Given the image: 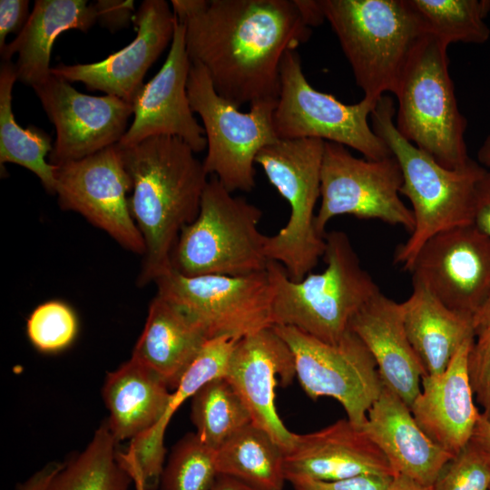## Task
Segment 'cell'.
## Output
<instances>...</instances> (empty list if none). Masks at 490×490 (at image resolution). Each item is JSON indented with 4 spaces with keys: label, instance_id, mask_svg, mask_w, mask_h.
I'll return each mask as SVG.
<instances>
[{
    "label": "cell",
    "instance_id": "cell-1",
    "mask_svg": "<svg viewBox=\"0 0 490 490\" xmlns=\"http://www.w3.org/2000/svg\"><path fill=\"white\" fill-rule=\"evenodd\" d=\"M191 63L237 108L278 100L285 54L312 33L299 0H172Z\"/></svg>",
    "mask_w": 490,
    "mask_h": 490
},
{
    "label": "cell",
    "instance_id": "cell-2",
    "mask_svg": "<svg viewBox=\"0 0 490 490\" xmlns=\"http://www.w3.org/2000/svg\"><path fill=\"white\" fill-rule=\"evenodd\" d=\"M121 148L132 181L130 211L145 243L138 278L144 286L172 270L173 247L181 229L199 213L208 173L176 136H153Z\"/></svg>",
    "mask_w": 490,
    "mask_h": 490
},
{
    "label": "cell",
    "instance_id": "cell-3",
    "mask_svg": "<svg viewBox=\"0 0 490 490\" xmlns=\"http://www.w3.org/2000/svg\"><path fill=\"white\" fill-rule=\"evenodd\" d=\"M394 100L382 96L370 121L401 168L400 194L411 203L415 225L410 237L395 252V263L409 270L422 246L433 236L473 224L475 186L485 167L472 160L466 167L447 169L403 137L395 125Z\"/></svg>",
    "mask_w": 490,
    "mask_h": 490
},
{
    "label": "cell",
    "instance_id": "cell-4",
    "mask_svg": "<svg viewBox=\"0 0 490 490\" xmlns=\"http://www.w3.org/2000/svg\"><path fill=\"white\" fill-rule=\"evenodd\" d=\"M326 268L291 279L284 267L270 260L273 289L272 326L296 328L327 343H337L349 329L355 314L377 292L378 286L362 268L348 236L327 232Z\"/></svg>",
    "mask_w": 490,
    "mask_h": 490
},
{
    "label": "cell",
    "instance_id": "cell-5",
    "mask_svg": "<svg viewBox=\"0 0 490 490\" xmlns=\"http://www.w3.org/2000/svg\"><path fill=\"white\" fill-rule=\"evenodd\" d=\"M447 48L428 34L415 46L393 92L397 100L395 125L439 164L456 170L472 159L465 138L467 122L449 74Z\"/></svg>",
    "mask_w": 490,
    "mask_h": 490
},
{
    "label": "cell",
    "instance_id": "cell-6",
    "mask_svg": "<svg viewBox=\"0 0 490 490\" xmlns=\"http://www.w3.org/2000/svg\"><path fill=\"white\" fill-rule=\"evenodd\" d=\"M364 98L393 93L403 68L426 35L406 0H319Z\"/></svg>",
    "mask_w": 490,
    "mask_h": 490
},
{
    "label": "cell",
    "instance_id": "cell-7",
    "mask_svg": "<svg viewBox=\"0 0 490 490\" xmlns=\"http://www.w3.org/2000/svg\"><path fill=\"white\" fill-rule=\"evenodd\" d=\"M262 212L235 197L214 176L203 191L200 211L173 247L172 269L184 276H243L266 270V235L258 229Z\"/></svg>",
    "mask_w": 490,
    "mask_h": 490
},
{
    "label": "cell",
    "instance_id": "cell-8",
    "mask_svg": "<svg viewBox=\"0 0 490 490\" xmlns=\"http://www.w3.org/2000/svg\"><path fill=\"white\" fill-rule=\"evenodd\" d=\"M324 143L320 139H279L261 149L255 160L290 208L287 224L267 236L265 253L293 280L309 274L326 249L325 237L315 227Z\"/></svg>",
    "mask_w": 490,
    "mask_h": 490
},
{
    "label": "cell",
    "instance_id": "cell-9",
    "mask_svg": "<svg viewBox=\"0 0 490 490\" xmlns=\"http://www.w3.org/2000/svg\"><path fill=\"white\" fill-rule=\"evenodd\" d=\"M187 93L193 113L200 115L207 154L203 165L230 192L250 191L255 187V160L264 147L279 138L273 113L278 100L250 104L242 113L215 90L205 68L191 63Z\"/></svg>",
    "mask_w": 490,
    "mask_h": 490
},
{
    "label": "cell",
    "instance_id": "cell-10",
    "mask_svg": "<svg viewBox=\"0 0 490 490\" xmlns=\"http://www.w3.org/2000/svg\"><path fill=\"white\" fill-rule=\"evenodd\" d=\"M377 103L363 98L347 104L313 88L303 73L299 54L289 51L280 65L274 130L281 140L320 139L354 149L368 160L387 158L392 153L368 122Z\"/></svg>",
    "mask_w": 490,
    "mask_h": 490
},
{
    "label": "cell",
    "instance_id": "cell-11",
    "mask_svg": "<svg viewBox=\"0 0 490 490\" xmlns=\"http://www.w3.org/2000/svg\"><path fill=\"white\" fill-rule=\"evenodd\" d=\"M402 183L401 168L393 155L379 160L361 159L342 144L325 142L321 201L315 217L317 231L325 237L331 219L351 215L401 226L411 233L414 215L399 197Z\"/></svg>",
    "mask_w": 490,
    "mask_h": 490
},
{
    "label": "cell",
    "instance_id": "cell-12",
    "mask_svg": "<svg viewBox=\"0 0 490 490\" xmlns=\"http://www.w3.org/2000/svg\"><path fill=\"white\" fill-rule=\"evenodd\" d=\"M157 294L190 316L208 339L241 338L272 326L273 289L266 270L243 276H184L172 270Z\"/></svg>",
    "mask_w": 490,
    "mask_h": 490
},
{
    "label": "cell",
    "instance_id": "cell-13",
    "mask_svg": "<svg viewBox=\"0 0 490 490\" xmlns=\"http://www.w3.org/2000/svg\"><path fill=\"white\" fill-rule=\"evenodd\" d=\"M272 327L293 354L296 377L305 393L313 400L336 399L348 419L361 426L384 387L377 363L361 339L350 328L331 344L293 327Z\"/></svg>",
    "mask_w": 490,
    "mask_h": 490
},
{
    "label": "cell",
    "instance_id": "cell-14",
    "mask_svg": "<svg viewBox=\"0 0 490 490\" xmlns=\"http://www.w3.org/2000/svg\"><path fill=\"white\" fill-rule=\"evenodd\" d=\"M131 190L118 143L55 171L54 194L61 209L81 214L122 247L143 256L145 243L129 207Z\"/></svg>",
    "mask_w": 490,
    "mask_h": 490
},
{
    "label": "cell",
    "instance_id": "cell-15",
    "mask_svg": "<svg viewBox=\"0 0 490 490\" xmlns=\"http://www.w3.org/2000/svg\"><path fill=\"white\" fill-rule=\"evenodd\" d=\"M55 128L49 163L62 165L117 144L133 113L132 103L113 95L78 92L67 80L52 74L33 87Z\"/></svg>",
    "mask_w": 490,
    "mask_h": 490
},
{
    "label": "cell",
    "instance_id": "cell-16",
    "mask_svg": "<svg viewBox=\"0 0 490 490\" xmlns=\"http://www.w3.org/2000/svg\"><path fill=\"white\" fill-rule=\"evenodd\" d=\"M408 271L447 308L473 318L490 293V237L474 224L440 232Z\"/></svg>",
    "mask_w": 490,
    "mask_h": 490
},
{
    "label": "cell",
    "instance_id": "cell-17",
    "mask_svg": "<svg viewBox=\"0 0 490 490\" xmlns=\"http://www.w3.org/2000/svg\"><path fill=\"white\" fill-rule=\"evenodd\" d=\"M296 377L293 354L273 327L247 335L236 343L224 377L246 406L251 422L265 430L284 455L295 440L278 415L275 388L286 387Z\"/></svg>",
    "mask_w": 490,
    "mask_h": 490
},
{
    "label": "cell",
    "instance_id": "cell-18",
    "mask_svg": "<svg viewBox=\"0 0 490 490\" xmlns=\"http://www.w3.org/2000/svg\"><path fill=\"white\" fill-rule=\"evenodd\" d=\"M191 66L184 28L177 21L164 64L132 102L134 119L118 142L121 147L153 136L171 135L183 140L195 153L207 148L204 129L194 117L188 97Z\"/></svg>",
    "mask_w": 490,
    "mask_h": 490
},
{
    "label": "cell",
    "instance_id": "cell-19",
    "mask_svg": "<svg viewBox=\"0 0 490 490\" xmlns=\"http://www.w3.org/2000/svg\"><path fill=\"white\" fill-rule=\"evenodd\" d=\"M132 22L136 36L122 49L95 63L60 64L52 74L132 103L148 69L172 43L177 19L167 1L144 0Z\"/></svg>",
    "mask_w": 490,
    "mask_h": 490
},
{
    "label": "cell",
    "instance_id": "cell-20",
    "mask_svg": "<svg viewBox=\"0 0 490 490\" xmlns=\"http://www.w3.org/2000/svg\"><path fill=\"white\" fill-rule=\"evenodd\" d=\"M286 481H339L363 475H395L382 451L361 426L347 419L309 434H296L284 455Z\"/></svg>",
    "mask_w": 490,
    "mask_h": 490
},
{
    "label": "cell",
    "instance_id": "cell-21",
    "mask_svg": "<svg viewBox=\"0 0 490 490\" xmlns=\"http://www.w3.org/2000/svg\"><path fill=\"white\" fill-rule=\"evenodd\" d=\"M474 339L457 350L444 372L422 377L421 390L410 407L421 429L452 456L469 443L480 416L467 372Z\"/></svg>",
    "mask_w": 490,
    "mask_h": 490
},
{
    "label": "cell",
    "instance_id": "cell-22",
    "mask_svg": "<svg viewBox=\"0 0 490 490\" xmlns=\"http://www.w3.org/2000/svg\"><path fill=\"white\" fill-rule=\"evenodd\" d=\"M349 328L374 358L384 386L410 408L426 371L408 339L401 303L379 291L355 314Z\"/></svg>",
    "mask_w": 490,
    "mask_h": 490
},
{
    "label": "cell",
    "instance_id": "cell-23",
    "mask_svg": "<svg viewBox=\"0 0 490 490\" xmlns=\"http://www.w3.org/2000/svg\"><path fill=\"white\" fill-rule=\"evenodd\" d=\"M361 428L382 451L396 475L432 486L452 457L421 429L410 408L384 386Z\"/></svg>",
    "mask_w": 490,
    "mask_h": 490
},
{
    "label": "cell",
    "instance_id": "cell-24",
    "mask_svg": "<svg viewBox=\"0 0 490 490\" xmlns=\"http://www.w3.org/2000/svg\"><path fill=\"white\" fill-rule=\"evenodd\" d=\"M96 22L93 5L86 0H36L23 30L0 51L2 61L17 54L16 79L33 88L52 75L51 51L57 36L70 29L86 32Z\"/></svg>",
    "mask_w": 490,
    "mask_h": 490
},
{
    "label": "cell",
    "instance_id": "cell-25",
    "mask_svg": "<svg viewBox=\"0 0 490 490\" xmlns=\"http://www.w3.org/2000/svg\"><path fill=\"white\" fill-rule=\"evenodd\" d=\"M208 340L190 316L156 294L132 358L155 372L170 388H176Z\"/></svg>",
    "mask_w": 490,
    "mask_h": 490
},
{
    "label": "cell",
    "instance_id": "cell-26",
    "mask_svg": "<svg viewBox=\"0 0 490 490\" xmlns=\"http://www.w3.org/2000/svg\"><path fill=\"white\" fill-rule=\"evenodd\" d=\"M169 388L155 372L132 358L108 373L102 393L115 440L132 441L151 431L166 411Z\"/></svg>",
    "mask_w": 490,
    "mask_h": 490
},
{
    "label": "cell",
    "instance_id": "cell-27",
    "mask_svg": "<svg viewBox=\"0 0 490 490\" xmlns=\"http://www.w3.org/2000/svg\"><path fill=\"white\" fill-rule=\"evenodd\" d=\"M412 283L410 296L401 302L405 328L426 375H439L457 350L475 338L473 318L450 309L422 284Z\"/></svg>",
    "mask_w": 490,
    "mask_h": 490
},
{
    "label": "cell",
    "instance_id": "cell-28",
    "mask_svg": "<svg viewBox=\"0 0 490 490\" xmlns=\"http://www.w3.org/2000/svg\"><path fill=\"white\" fill-rule=\"evenodd\" d=\"M238 340L230 338L208 340L171 394L166 411L159 423L145 435L131 441L129 448L136 456L147 490H153L160 484L164 466V435L172 416L203 385L225 376Z\"/></svg>",
    "mask_w": 490,
    "mask_h": 490
},
{
    "label": "cell",
    "instance_id": "cell-29",
    "mask_svg": "<svg viewBox=\"0 0 490 490\" xmlns=\"http://www.w3.org/2000/svg\"><path fill=\"white\" fill-rule=\"evenodd\" d=\"M216 466L219 475L232 476L259 490H282L286 481L284 452L252 422L216 450Z\"/></svg>",
    "mask_w": 490,
    "mask_h": 490
},
{
    "label": "cell",
    "instance_id": "cell-30",
    "mask_svg": "<svg viewBox=\"0 0 490 490\" xmlns=\"http://www.w3.org/2000/svg\"><path fill=\"white\" fill-rule=\"evenodd\" d=\"M17 81L15 64L2 61L0 66V162L20 165L40 180L48 193L54 194L57 166L46 156L53 150L51 136L43 129L20 126L12 109V90Z\"/></svg>",
    "mask_w": 490,
    "mask_h": 490
},
{
    "label": "cell",
    "instance_id": "cell-31",
    "mask_svg": "<svg viewBox=\"0 0 490 490\" xmlns=\"http://www.w3.org/2000/svg\"><path fill=\"white\" fill-rule=\"evenodd\" d=\"M117 443L103 422L87 446L63 464L46 490H128L132 480L119 461Z\"/></svg>",
    "mask_w": 490,
    "mask_h": 490
},
{
    "label": "cell",
    "instance_id": "cell-32",
    "mask_svg": "<svg viewBox=\"0 0 490 490\" xmlns=\"http://www.w3.org/2000/svg\"><path fill=\"white\" fill-rule=\"evenodd\" d=\"M426 34L449 45L485 44L490 38L485 18L489 0H406Z\"/></svg>",
    "mask_w": 490,
    "mask_h": 490
},
{
    "label": "cell",
    "instance_id": "cell-33",
    "mask_svg": "<svg viewBox=\"0 0 490 490\" xmlns=\"http://www.w3.org/2000/svg\"><path fill=\"white\" fill-rule=\"evenodd\" d=\"M191 417L197 436L213 450L251 422L246 406L224 377L210 380L191 397Z\"/></svg>",
    "mask_w": 490,
    "mask_h": 490
},
{
    "label": "cell",
    "instance_id": "cell-34",
    "mask_svg": "<svg viewBox=\"0 0 490 490\" xmlns=\"http://www.w3.org/2000/svg\"><path fill=\"white\" fill-rule=\"evenodd\" d=\"M216 450L196 433H188L172 447L161 477V490H211L218 476Z\"/></svg>",
    "mask_w": 490,
    "mask_h": 490
},
{
    "label": "cell",
    "instance_id": "cell-35",
    "mask_svg": "<svg viewBox=\"0 0 490 490\" xmlns=\"http://www.w3.org/2000/svg\"><path fill=\"white\" fill-rule=\"evenodd\" d=\"M78 332V320L66 303L50 300L37 306L26 322L32 345L44 353H56L68 348Z\"/></svg>",
    "mask_w": 490,
    "mask_h": 490
},
{
    "label": "cell",
    "instance_id": "cell-36",
    "mask_svg": "<svg viewBox=\"0 0 490 490\" xmlns=\"http://www.w3.org/2000/svg\"><path fill=\"white\" fill-rule=\"evenodd\" d=\"M432 490H490V466L469 442L444 466Z\"/></svg>",
    "mask_w": 490,
    "mask_h": 490
},
{
    "label": "cell",
    "instance_id": "cell-37",
    "mask_svg": "<svg viewBox=\"0 0 490 490\" xmlns=\"http://www.w3.org/2000/svg\"><path fill=\"white\" fill-rule=\"evenodd\" d=\"M467 372L473 394L482 407L481 415L490 421V326L475 330Z\"/></svg>",
    "mask_w": 490,
    "mask_h": 490
},
{
    "label": "cell",
    "instance_id": "cell-38",
    "mask_svg": "<svg viewBox=\"0 0 490 490\" xmlns=\"http://www.w3.org/2000/svg\"><path fill=\"white\" fill-rule=\"evenodd\" d=\"M392 477L363 475L339 481H316L307 478L288 480L293 490H387Z\"/></svg>",
    "mask_w": 490,
    "mask_h": 490
},
{
    "label": "cell",
    "instance_id": "cell-39",
    "mask_svg": "<svg viewBox=\"0 0 490 490\" xmlns=\"http://www.w3.org/2000/svg\"><path fill=\"white\" fill-rule=\"evenodd\" d=\"M93 5L97 22L111 32L128 27L136 14L132 0H97Z\"/></svg>",
    "mask_w": 490,
    "mask_h": 490
},
{
    "label": "cell",
    "instance_id": "cell-40",
    "mask_svg": "<svg viewBox=\"0 0 490 490\" xmlns=\"http://www.w3.org/2000/svg\"><path fill=\"white\" fill-rule=\"evenodd\" d=\"M30 15L27 0L0 1V51L5 46L8 34H20Z\"/></svg>",
    "mask_w": 490,
    "mask_h": 490
},
{
    "label": "cell",
    "instance_id": "cell-41",
    "mask_svg": "<svg viewBox=\"0 0 490 490\" xmlns=\"http://www.w3.org/2000/svg\"><path fill=\"white\" fill-rule=\"evenodd\" d=\"M473 224L490 237V167L485 169L475 186Z\"/></svg>",
    "mask_w": 490,
    "mask_h": 490
},
{
    "label": "cell",
    "instance_id": "cell-42",
    "mask_svg": "<svg viewBox=\"0 0 490 490\" xmlns=\"http://www.w3.org/2000/svg\"><path fill=\"white\" fill-rule=\"evenodd\" d=\"M62 466L63 464L57 462L46 464L24 483L19 484L16 490H46L52 478Z\"/></svg>",
    "mask_w": 490,
    "mask_h": 490
},
{
    "label": "cell",
    "instance_id": "cell-43",
    "mask_svg": "<svg viewBox=\"0 0 490 490\" xmlns=\"http://www.w3.org/2000/svg\"><path fill=\"white\" fill-rule=\"evenodd\" d=\"M490 466V421L480 413L469 441Z\"/></svg>",
    "mask_w": 490,
    "mask_h": 490
},
{
    "label": "cell",
    "instance_id": "cell-44",
    "mask_svg": "<svg viewBox=\"0 0 490 490\" xmlns=\"http://www.w3.org/2000/svg\"><path fill=\"white\" fill-rule=\"evenodd\" d=\"M118 458L123 468L131 475L134 483V490H147L141 468L133 452L130 448L126 452H118Z\"/></svg>",
    "mask_w": 490,
    "mask_h": 490
},
{
    "label": "cell",
    "instance_id": "cell-45",
    "mask_svg": "<svg viewBox=\"0 0 490 490\" xmlns=\"http://www.w3.org/2000/svg\"><path fill=\"white\" fill-rule=\"evenodd\" d=\"M211 490H259L246 483L225 475H218Z\"/></svg>",
    "mask_w": 490,
    "mask_h": 490
},
{
    "label": "cell",
    "instance_id": "cell-46",
    "mask_svg": "<svg viewBox=\"0 0 490 490\" xmlns=\"http://www.w3.org/2000/svg\"><path fill=\"white\" fill-rule=\"evenodd\" d=\"M387 490H432V486L424 485L405 475H396L392 477Z\"/></svg>",
    "mask_w": 490,
    "mask_h": 490
},
{
    "label": "cell",
    "instance_id": "cell-47",
    "mask_svg": "<svg viewBox=\"0 0 490 490\" xmlns=\"http://www.w3.org/2000/svg\"><path fill=\"white\" fill-rule=\"evenodd\" d=\"M475 329L490 326V293L481 308L473 317Z\"/></svg>",
    "mask_w": 490,
    "mask_h": 490
},
{
    "label": "cell",
    "instance_id": "cell-48",
    "mask_svg": "<svg viewBox=\"0 0 490 490\" xmlns=\"http://www.w3.org/2000/svg\"><path fill=\"white\" fill-rule=\"evenodd\" d=\"M477 162L485 168L490 167V133L485 137L476 153Z\"/></svg>",
    "mask_w": 490,
    "mask_h": 490
}]
</instances>
